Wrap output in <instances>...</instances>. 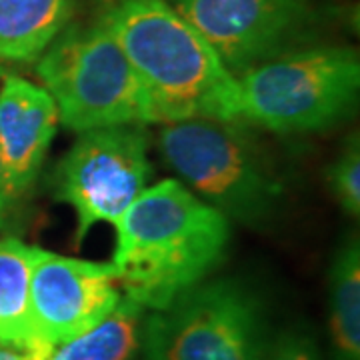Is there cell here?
Masks as SVG:
<instances>
[{
	"label": "cell",
	"mask_w": 360,
	"mask_h": 360,
	"mask_svg": "<svg viewBox=\"0 0 360 360\" xmlns=\"http://www.w3.org/2000/svg\"><path fill=\"white\" fill-rule=\"evenodd\" d=\"M236 82L238 122L278 134L314 132L354 108L360 58L350 46H302L246 70Z\"/></svg>",
	"instance_id": "cell-3"
},
{
	"label": "cell",
	"mask_w": 360,
	"mask_h": 360,
	"mask_svg": "<svg viewBox=\"0 0 360 360\" xmlns=\"http://www.w3.org/2000/svg\"><path fill=\"white\" fill-rule=\"evenodd\" d=\"M0 360H22V352L18 348L0 345Z\"/></svg>",
	"instance_id": "cell-17"
},
{
	"label": "cell",
	"mask_w": 360,
	"mask_h": 360,
	"mask_svg": "<svg viewBox=\"0 0 360 360\" xmlns=\"http://www.w3.org/2000/svg\"><path fill=\"white\" fill-rule=\"evenodd\" d=\"M112 226L120 290L148 310L205 283L231 243V220L179 179L146 186Z\"/></svg>",
	"instance_id": "cell-1"
},
{
	"label": "cell",
	"mask_w": 360,
	"mask_h": 360,
	"mask_svg": "<svg viewBox=\"0 0 360 360\" xmlns=\"http://www.w3.org/2000/svg\"><path fill=\"white\" fill-rule=\"evenodd\" d=\"M98 22L127 54L155 122L236 120V78L205 37L168 2L115 0Z\"/></svg>",
	"instance_id": "cell-2"
},
{
	"label": "cell",
	"mask_w": 360,
	"mask_h": 360,
	"mask_svg": "<svg viewBox=\"0 0 360 360\" xmlns=\"http://www.w3.org/2000/svg\"><path fill=\"white\" fill-rule=\"evenodd\" d=\"M39 248L16 238L0 240V345L25 348L32 340L30 278Z\"/></svg>",
	"instance_id": "cell-12"
},
{
	"label": "cell",
	"mask_w": 360,
	"mask_h": 360,
	"mask_svg": "<svg viewBox=\"0 0 360 360\" xmlns=\"http://www.w3.org/2000/svg\"><path fill=\"white\" fill-rule=\"evenodd\" d=\"M238 120L167 122L158 148L179 180L229 220L258 224L281 198V184Z\"/></svg>",
	"instance_id": "cell-4"
},
{
	"label": "cell",
	"mask_w": 360,
	"mask_h": 360,
	"mask_svg": "<svg viewBox=\"0 0 360 360\" xmlns=\"http://www.w3.org/2000/svg\"><path fill=\"white\" fill-rule=\"evenodd\" d=\"M262 304L232 278L200 283L142 324L144 360H266Z\"/></svg>",
	"instance_id": "cell-6"
},
{
	"label": "cell",
	"mask_w": 360,
	"mask_h": 360,
	"mask_svg": "<svg viewBox=\"0 0 360 360\" xmlns=\"http://www.w3.org/2000/svg\"><path fill=\"white\" fill-rule=\"evenodd\" d=\"M328 184L335 200L340 208L350 214H360V146L359 139L354 136L348 141L345 150L330 165L328 170Z\"/></svg>",
	"instance_id": "cell-15"
},
{
	"label": "cell",
	"mask_w": 360,
	"mask_h": 360,
	"mask_svg": "<svg viewBox=\"0 0 360 360\" xmlns=\"http://www.w3.org/2000/svg\"><path fill=\"white\" fill-rule=\"evenodd\" d=\"M330 338L335 360H360V245L350 236L330 269Z\"/></svg>",
	"instance_id": "cell-13"
},
{
	"label": "cell",
	"mask_w": 360,
	"mask_h": 360,
	"mask_svg": "<svg viewBox=\"0 0 360 360\" xmlns=\"http://www.w3.org/2000/svg\"><path fill=\"white\" fill-rule=\"evenodd\" d=\"M142 324L144 309L124 296L98 326L54 347L51 360H136Z\"/></svg>",
	"instance_id": "cell-14"
},
{
	"label": "cell",
	"mask_w": 360,
	"mask_h": 360,
	"mask_svg": "<svg viewBox=\"0 0 360 360\" xmlns=\"http://www.w3.org/2000/svg\"><path fill=\"white\" fill-rule=\"evenodd\" d=\"M153 174L141 124L80 132L56 168V196L75 210L77 245L94 224H115Z\"/></svg>",
	"instance_id": "cell-7"
},
{
	"label": "cell",
	"mask_w": 360,
	"mask_h": 360,
	"mask_svg": "<svg viewBox=\"0 0 360 360\" xmlns=\"http://www.w3.org/2000/svg\"><path fill=\"white\" fill-rule=\"evenodd\" d=\"M266 360H321V356L314 336L304 326H295L270 340Z\"/></svg>",
	"instance_id": "cell-16"
},
{
	"label": "cell",
	"mask_w": 360,
	"mask_h": 360,
	"mask_svg": "<svg viewBox=\"0 0 360 360\" xmlns=\"http://www.w3.org/2000/svg\"><path fill=\"white\" fill-rule=\"evenodd\" d=\"M37 75L56 104L58 120L78 134L155 122L134 68L101 22L63 30L42 52Z\"/></svg>",
	"instance_id": "cell-5"
},
{
	"label": "cell",
	"mask_w": 360,
	"mask_h": 360,
	"mask_svg": "<svg viewBox=\"0 0 360 360\" xmlns=\"http://www.w3.org/2000/svg\"><path fill=\"white\" fill-rule=\"evenodd\" d=\"M120 300L112 262H90L39 248L30 278L32 338L52 347L65 345L98 326Z\"/></svg>",
	"instance_id": "cell-9"
},
{
	"label": "cell",
	"mask_w": 360,
	"mask_h": 360,
	"mask_svg": "<svg viewBox=\"0 0 360 360\" xmlns=\"http://www.w3.org/2000/svg\"><path fill=\"white\" fill-rule=\"evenodd\" d=\"M0 206H2V168H0Z\"/></svg>",
	"instance_id": "cell-18"
},
{
	"label": "cell",
	"mask_w": 360,
	"mask_h": 360,
	"mask_svg": "<svg viewBox=\"0 0 360 360\" xmlns=\"http://www.w3.org/2000/svg\"><path fill=\"white\" fill-rule=\"evenodd\" d=\"M58 110L44 89L8 77L0 89V168L2 205L13 202L39 176L56 134Z\"/></svg>",
	"instance_id": "cell-10"
},
{
	"label": "cell",
	"mask_w": 360,
	"mask_h": 360,
	"mask_svg": "<svg viewBox=\"0 0 360 360\" xmlns=\"http://www.w3.org/2000/svg\"><path fill=\"white\" fill-rule=\"evenodd\" d=\"M72 13V0H0V60L42 56Z\"/></svg>",
	"instance_id": "cell-11"
},
{
	"label": "cell",
	"mask_w": 360,
	"mask_h": 360,
	"mask_svg": "<svg viewBox=\"0 0 360 360\" xmlns=\"http://www.w3.org/2000/svg\"><path fill=\"white\" fill-rule=\"evenodd\" d=\"M232 77L295 49L309 25V0H179Z\"/></svg>",
	"instance_id": "cell-8"
}]
</instances>
